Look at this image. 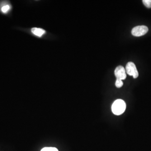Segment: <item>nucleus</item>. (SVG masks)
<instances>
[{
  "label": "nucleus",
  "instance_id": "nucleus-7",
  "mask_svg": "<svg viewBox=\"0 0 151 151\" xmlns=\"http://www.w3.org/2000/svg\"><path fill=\"white\" fill-rule=\"evenodd\" d=\"M115 86L116 87H118V88L122 87L123 86V81L121 80H119V79H116V82H115Z\"/></svg>",
  "mask_w": 151,
  "mask_h": 151
},
{
  "label": "nucleus",
  "instance_id": "nucleus-3",
  "mask_svg": "<svg viewBox=\"0 0 151 151\" xmlns=\"http://www.w3.org/2000/svg\"><path fill=\"white\" fill-rule=\"evenodd\" d=\"M148 31V28L145 25L137 26L134 27L132 30V34L135 37H141L145 35Z\"/></svg>",
  "mask_w": 151,
  "mask_h": 151
},
{
  "label": "nucleus",
  "instance_id": "nucleus-8",
  "mask_svg": "<svg viewBox=\"0 0 151 151\" xmlns=\"http://www.w3.org/2000/svg\"><path fill=\"white\" fill-rule=\"evenodd\" d=\"M41 151H58V150L54 147H44Z\"/></svg>",
  "mask_w": 151,
  "mask_h": 151
},
{
  "label": "nucleus",
  "instance_id": "nucleus-4",
  "mask_svg": "<svg viewBox=\"0 0 151 151\" xmlns=\"http://www.w3.org/2000/svg\"><path fill=\"white\" fill-rule=\"evenodd\" d=\"M115 75L116 77V79H119L121 80H125L127 77L126 70L124 67L122 65L117 67L115 70Z\"/></svg>",
  "mask_w": 151,
  "mask_h": 151
},
{
  "label": "nucleus",
  "instance_id": "nucleus-5",
  "mask_svg": "<svg viewBox=\"0 0 151 151\" xmlns=\"http://www.w3.org/2000/svg\"><path fill=\"white\" fill-rule=\"evenodd\" d=\"M31 31L34 35L37 36L38 37H42L45 33V31L44 29L37 27L32 28Z\"/></svg>",
  "mask_w": 151,
  "mask_h": 151
},
{
  "label": "nucleus",
  "instance_id": "nucleus-6",
  "mask_svg": "<svg viewBox=\"0 0 151 151\" xmlns=\"http://www.w3.org/2000/svg\"><path fill=\"white\" fill-rule=\"evenodd\" d=\"M10 8H11V6L8 4L7 5H5L3 6L2 7H1V11L4 13V14H6L7 12H8L9 10H10Z\"/></svg>",
  "mask_w": 151,
  "mask_h": 151
},
{
  "label": "nucleus",
  "instance_id": "nucleus-9",
  "mask_svg": "<svg viewBox=\"0 0 151 151\" xmlns=\"http://www.w3.org/2000/svg\"><path fill=\"white\" fill-rule=\"evenodd\" d=\"M142 2L147 8H151V0H143Z\"/></svg>",
  "mask_w": 151,
  "mask_h": 151
},
{
  "label": "nucleus",
  "instance_id": "nucleus-2",
  "mask_svg": "<svg viewBox=\"0 0 151 151\" xmlns=\"http://www.w3.org/2000/svg\"><path fill=\"white\" fill-rule=\"evenodd\" d=\"M125 70L127 74L129 76H132L134 78H137L139 76V73L135 64L133 62H130L127 63V65H126Z\"/></svg>",
  "mask_w": 151,
  "mask_h": 151
},
{
  "label": "nucleus",
  "instance_id": "nucleus-1",
  "mask_svg": "<svg viewBox=\"0 0 151 151\" xmlns=\"http://www.w3.org/2000/svg\"><path fill=\"white\" fill-rule=\"evenodd\" d=\"M126 109V104L123 100L118 99L114 102L111 109L115 115H119L124 113Z\"/></svg>",
  "mask_w": 151,
  "mask_h": 151
}]
</instances>
